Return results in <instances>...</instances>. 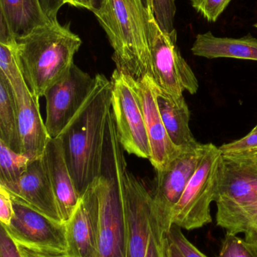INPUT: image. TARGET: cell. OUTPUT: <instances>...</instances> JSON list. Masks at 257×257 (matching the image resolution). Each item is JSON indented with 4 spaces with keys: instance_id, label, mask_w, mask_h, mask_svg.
I'll use <instances>...</instances> for the list:
<instances>
[{
    "instance_id": "4fadbf2b",
    "label": "cell",
    "mask_w": 257,
    "mask_h": 257,
    "mask_svg": "<svg viewBox=\"0 0 257 257\" xmlns=\"http://www.w3.org/2000/svg\"><path fill=\"white\" fill-rule=\"evenodd\" d=\"M135 87L141 102L150 148V161L156 172L163 170L180 153L174 145L163 123L157 102L158 86L150 75L135 80Z\"/></svg>"
},
{
    "instance_id": "83f0119b",
    "label": "cell",
    "mask_w": 257,
    "mask_h": 257,
    "mask_svg": "<svg viewBox=\"0 0 257 257\" xmlns=\"http://www.w3.org/2000/svg\"><path fill=\"white\" fill-rule=\"evenodd\" d=\"M167 237L169 241L178 247L184 257H208L187 239L182 229L176 225H172Z\"/></svg>"
},
{
    "instance_id": "836d02e7",
    "label": "cell",
    "mask_w": 257,
    "mask_h": 257,
    "mask_svg": "<svg viewBox=\"0 0 257 257\" xmlns=\"http://www.w3.org/2000/svg\"><path fill=\"white\" fill-rule=\"evenodd\" d=\"M168 240V239H167ZM167 257H184L181 250L175 244L168 241L167 247Z\"/></svg>"
},
{
    "instance_id": "f35d334b",
    "label": "cell",
    "mask_w": 257,
    "mask_h": 257,
    "mask_svg": "<svg viewBox=\"0 0 257 257\" xmlns=\"http://www.w3.org/2000/svg\"><path fill=\"white\" fill-rule=\"evenodd\" d=\"M26 257H27V256H26Z\"/></svg>"
},
{
    "instance_id": "f1b7e54d",
    "label": "cell",
    "mask_w": 257,
    "mask_h": 257,
    "mask_svg": "<svg viewBox=\"0 0 257 257\" xmlns=\"http://www.w3.org/2000/svg\"><path fill=\"white\" fill-rule=\"evenodd\" d=\"M44 4L51 18H57L59 9L63 5L69 4L74 7L85 9L93 12L95 8V0H43Z\"/></svg>"
},
{
    "instance_id": "7a4b0ae2",
    "label": "cell",
    "mask_w": 257,
    "mask_h": 257,
    "mask_svg": "<svg viewBox=\"0 0 257 257\" xmlns=\"http://www.w3.org/2000/svg\"><path fill=\"white\" fill-rule=\"evenodd\" d=\"M17 43L26 84L40 98L73 66L81 40L55 18L17 38Z\"/></svg>"
},
{
    "instance_id": "30bf717a",
    "label": "cell",
    "mask_w": 257,
    "mask_h": 257,
    "mask_svg": "<svg viewBox=\"0 0 257 257\" xmlns=\"http://www.w3.org/2000/svg\"><path fill=\"white\" fill-rule=\"evenodd\" d=\"M12 197L14 216L10 224L4 228L14 241L36 253L66 254L65 223L56 221L18 198Z\"/></svg>"
},
{
    "instance_id": "d590c367",
    "label": "cell",
    "mask_w": 257,
    "mask_h": 257,
    "mask_svg": "<svg viewBox=\"0 0 257 257\" xmlns=\"http://www.w3.org/2000/svg\"><path fill=\"white\" fill-rule=\"evenodd\" d=\"M143 2H144L145 6H146V4H147L148 0H143Z\"/></svg>"
},
{
    "instance_id": "8d00e7d4",
    "label": "cell",
    "mask_w": 257,
    "mask_h": 257,
    "mask_svg": "<svg viewBox=\"0 0 257 257\" xmlns=\"http://www.w3.org/2000/svg\"><path fill=\"white\" fill-rule=\"evenodd\" d=\"M253 154H255V155H256V157H257V152L253 153Z\"/></svg>"
},
{
    "instance_id": "ac0fdd59",
    "label": "cell",
    "mask_w": 257,
    "mask_h": 257,
    "mask_svg": "<svg viewBox=\"0 0 257 257\" xmlns=\"http://www.w3.org/2000/svg\"><path fill=\"white\" fill-rule=\"evenodd\" d=\"M0 36L18 38L49 22L43 0H0Z\"/></svg>"
},
{
    "instance_id": "52a82bcc",
    "label": "cell",
    "mask_w": 257,
    "mask_h": 257,
    "mask_svg": "<svg viewBox=\"0 0 257 257\" xmlns=\"http://www.w3.org/2000/svg\"><path fill=\"white\" fill-rule=\"evenodd\" d=\"M222 159L219 148L204 144L202 160L174 210L172 225L190 231L212 222L211 204L215 199Z\"/></svg>"
},
{
    "instance_id": "d4e9b609",
    "label": "cell",
    "mask_w": 257,
    "mask_h": 257,
    "mask_svg": "<svg viewBox=\"0 0 257 257\" xmlns=\"http://www.w3.org/2000/svg\"><path fill=\"white\" fill-rule=\"evenodd\" d=\"M217 257H257V247L237 235L226 232Z\"/></svg>"
},
{
    "instance_id": "e575fe53",
    "label": "cell",
    "mask_w": 257,
    "mask_h": 257,
    "mask_svg": "<svg viewBox=\"0 0 257 257\" xmlns=\"http://www.w3.org/2000/svg\"><path fill=\"white\" fill-rule=\"evenodd\" d=\"M256 131H257V124H256V126H255V127L253 128V130H251V132H256Z\"/></svg>"
},
{
    "instance_id": "4dcf8cb0",
    "label": "cell",
    "mask_w": 257,
    "mask_h": 257,
    "mask_svg": "<svg viewBox=\"0 0 257 257\" xmlns=\"http://www.w3.org/2000/svg\"><path fill=\"white\" fill-rule=\"evenodd\" d=\"M14 216V205L12 195L0 186V222L3 226L10 224Z\"/></svg>"
},
{
    "instance_id": "277c9868",
    "label": "cell",
    "mask_w": 257,
    "mask_h": 257,
    "mask_svg": "<svg viewBox=\"0 0 257 257\" xmlns=\"http://www.w3.org/2000/svg\"><path fill=\"white\" fill-rule=\"evenodd\" d=\"M93 13L114 51L116 69L137 81L151 75L147 12L143 0H101Z\"/></svg>"
},
{
    "instance_id": "7c38bea8",
    "label": "cell",
    "mask_w": 257,
    "mask_h": 257,
    "mask_svg": "<svg viewBox=\"0 0 257 257\" xmlns=\"http://www.w3.org/2000/svg\"><path fill=\"white\" fill-rule=\"evenodd\" d=\"M204 144L183 151L163 170L156 172L155 189L151 192L154 208L166 232L172 226L174 210L199 166Z\"/></svg>"
},
{
    "instance_id": "44dd1931",
    "label": "cell",
    "mask_w": 257,
    "mask_h": 257,
    "mask_svg": "<svg viewBox=\"0 0 257 257\" xmlns=\"http://www.w3.org/2000/svg\"><path fill=\"white\" fill-rule=\"evenodd\" d=\"M0 142L12 151L21 154L18 127V109L13 90L6 77L0 73Z\"/></svg>"
},
{
    "instance_id": "e0dca14e",
    "label": "cell",
    "mask_w": 257,
    "mask_h": 257,
    "mask_svg": "<svg viewBox=\"0 0 257 257\" xmlns=\"http://www.w3.org/2000/svg\"><path fill=\"white\" fill-rule=\"evenodd\" d=\"M39 99L28 90L17 102L21 154L32 160L42 157L51 139L41 117Z\"/></svg>"
},
{
    "instance_id": "5bb4252c",
    "label": "cell",
    "mask_w": 257,
    "mask_h": 257,
    "mask_svg": "<svg viewBox=\"0 0 257 257\" xmlns=\"http://www.w3.org/2000/svg\"><path fill=\"white\" fill-rule=\"evenodd\" d=\"M99 204L95 181L81 196L66 225L69 257H98Z\"/></svg>"
},
{
    "instance_id": "7402d4cb",
    "label": "cell",
    "mask_w": 257,
    "mask_h": 257,
    "mask_svg": "<svg viewBox=\"0 0 257 257\" xmlns=\"http://www.w3.org/2000/svg\"><path fill=\"white\" fill-rule=\"evenodd\" d=\"M0 73L9 81L16 102H20L29 90L21 67L17 38L0 36Z\"/></svg>"
},
{
    "instance_id": "9a60e30c",
    "label": "cell",
    "mask_w": 257,
    "mask_h": 257,
    "mask_svg": "<svg viewBox=\"0 0 257 257\" xmlns=\"http://www.w3.org/2000/svg\"><path fill=\"white\" fill-rule=\"evenodd\" d=\"M42 159L55 195L60 217L66 223L76 209L81 196L75 188L59 138L50 139Z\"/></svg>"
},
{
    "instance_id": "4316f807",
    "label": "cell",
    "mask_w": 257,
    "mask_h": 257,
    "mask_svg": "<svg viewBox=\"0 0 257 257\" xmlns=\"http://www.w3.org/2000/svg\"><path fill=\"white\" fill-rule=\"evenodd\" d=\"M232 0H190L192 6L207 21L216 22Z\"/></svg>"
},
{
    "instance_id": "cb8c5ba5",
    "label": "cell",
    "mask_w": 257,
    "mask_h": 257,
    "mask_svg": "<svg viewBox=\"0 0 257 257\" xmlns=\"http://www.w3.org/2000/svg\"><path fill=\"white\" fill-rule=\"evenodd\" d=\"M149 3L160 29L166 33L175 31V18L177 11L175 0H148L147 4Z\"/></svg>"
},
{
    "instance_id": "484cf974",
    "label": "cell",
    "mask_w": 257,
    "mask_h": 257,
    "mask_svg": "<svg viewBox=\"0 0 257 257\" xmlns=\"http://www.w3.org/2000/svg\"><path fill=\"white\" fill-rule=\"evenodd\" d=\"M219 149L223 156L245 155L257 152V131H250L242 139L224 144Z\"/></svg>"
},
{
    "instance_id": "74e56055",
    "label": "cell",
    "mask_w": 257,
    "mask_h": 257,
    "mask_svg": "<svg viewBox=\"0 0 257 257\" xmlns=\"http://www.w3.org/2000/svg\"><path fill=\"white\" fill-rule=\"evenodd\" d=\"M254 27H256V28H257V24H255Z\"/></svg>"
},
{
    "instance_id": "5b68a950",
    "label": "cell",
    "mask_w": 257,
    "mask_h": 257,
    "mask_svg": "<svg viewBox=\"0 0 257 257\" xmlns=\"http://www.w3.org/2000/svg\"><path fill=\"white\" fill-rule=\"evenodd\" d=\"M214 202L217 224L229 233H244L257 216V157L223 156Z\"/></svg>"
},
{
    "instance_id": "3957f363",
    "label": "cell",
    "mask_w": 257,
    "mask_h": 257,
    "mask_svg": "<svg viewBox=\"0 0 257 257\" xmlns=\"http://www.w3.org/2000/svg\"><path fill=\"white\" fill-rule=\"evenodd\" d=\"M127 169L112 112L106 133L101 175L95 181L99 204L98 257H126L122 177Z\"/></svg>"
},
{
    "instance_id": "603a6c76",
    "label": "cell",
    "mask_w": 257,
    "mask_h": 257,
    "mask_svg": "<svg viewBox=\"0 0 257 257\" xmlns=\"http://www.w3.org/2000/svg\"><path fill=\"white\" fill-rule=\"evenodd\" d=\"M30 160L28 157L15 152L0 142V186L15 195L20 180L27 170Z\"/></svg>"
},
{
    "instance_id": "f546056e",
    "label": "cell",
    "mask_w": 257,
    "mask_h": 257,
    "mask_svg": "<svg viewBox=\"0 0 257 257\" xmlns=\"http://www.w3.org/2000/svg\"><path fill=\"white\" fill-rule=\"evenodd\" d=\"M0 257H26L22 248L14 241L3 226L0 229Z\"/></svg>"
},
{
    "instance_id": "ffe728a7",
    "label": "cell",
    "mask_w": 257,
    "mask_h": 257,
    "mask_svg": "<svg viewBox=\"0 0 257 257\" xmlns=\"http://www.w3.org/2000/svg\"><path fill=\"white\" fill-rule=\"evenodd\" d=\"M198 57L235 58L257 61V39L248 34L240 39L217 37L211 31L196 36L191 48Z\"/></svg>"
},
{
    "instance_id": "8fae6325",
    "label": "cell",
    "mask_w": 257,
    "mask_h": 257,
    "mask_svg": "<svg viewBox=\"0 0 257 257\" xmlns=\"http://www.w3.org/2000/svg\"><path fill=\"white\" fill-rule=\"evenodd\" d=\"M95 78L76 65L45 93V126L50 137H58L84 105L95 87Z\"/></svg>"
},
{
    "instance_id": "8992f818",
    "label": "cell",
    "mask_w": 257,
    "mask_h": 257,
    "mask_svg": "<svg viewBox=\"0 0 257 257\" xmlns=\"http://www.w3.org/2000/svg\"><path fill=\"white\" fill-rule=\"evenodd\" d=\"M122 196L126 257H167V232L154 208L152 193L128 168L122 177Z\"/></svg>"
},
{
    "instance_id": "2e32d148",
    "label": "cell",
    "mask_w": 257,
    "mask_h": 257,
    "mask_svg": "<svg viewBox=\"0 0 257 257\" xmlns=\"http://www.w3.org/2000/svg\"><path fill=\"white\" fill-rule=\"evenodd\" d=\"M12 196L47 217L56 221L63 222L42 157L30 161L20 180L17 193Z\"/></svg>"
},
{
    "instance_id": "1f68e13d",
    "label": "cell",
    "mask_w": 257,
    "mask_h": 257,
    "mask_svg": "<svg viewBox=\"0 0 257 257\" xmlns=\"http://www.w3.org/2000/svg\"><path fill=\"white\" fill-rule=\"evenodd\" d=\"M244 235H245L244 240L257 247V216L249 225L248 228L244 232Z\"/></svg>"
},
{
    "instance_id": "d6a6232c",
    "label": "cell",
    "mask_w": 257,
    "mask_h": 257,
    "mask_svg": "<svg viewBox=\"0 0 257 257\" xmlns=\"http://www.w3.org/2000/svg\"><path fill=\"white\" fill-rule=\"evenodd\" d=\"M24 255L27 257H69L66 254H48V253H36L21 247Z\"/></svg>"
},
{
    "instance_id": "d6986e66",
    "label": "cell",
    "mask_w": 257,
    "mask_h": 257,
    "mask_svg": "<svg viewBox=\"0 0 257 257\" xmlns=\"http://www.w3.org/2000/svg\"><path fill=\"white\" fill-rule=\"evenodd\" d=\"M157 102L160 114L170 141L181 151L197 148L196 141L190 127V112L184 95L174 96L157 90Z\"/></svg>"
},
{
    "instance_id": "ba28073f",
    "label": "cell",
    "mask_w": 257,
    "mask_h": 257,
    "mask_svg": "<svg viewBox=\"0 0 257 257\" xmlns=\"http://www.w3.org/2000/svg\"><path fill=\"white\" fill-rule=\"evenodd\" d=\"M148 38L151 76L158 88L174 96L185 91L196 94L199 81L193 69L181 55L177 45V31L164 33L157 24L151 5L147 4Z\"/></svg>"
},
{
    "instance_id": "6da1fadb",
    "label": "cell",
    "mask_w": 257,
    "mask_h": 257,
    "mask_svg": "<svg viewBox=\"0 0 257 257\" xmlns=\"http://www.w3.org/2000/svg\"><path fill=\"white\" fill-rule=\"evenodd\" d=\"M95 87L58 136L80 196L101 175L107 123L111 113V81L95 75Z\"/></svg>"
},
{
    "instance_id": "9c48e42d",
    "label": "cell",
    "mask_w": 257,
    "mask_h": 257,
    "mask_svg": "<svg viewBox=\"0 0 257 257\" xmlns=\"http://www.w3.org/2000/svg\"><path fill=\"white\" fill-rule=\"evenodd\" d=\"M111 112L124 151L140 158H150V148L135 79L115 69L112 74Z\"/></svg>"
}]
</instances>
